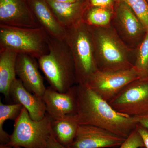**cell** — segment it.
Masks as SVG:
<instances>
[{
  "label": "cell",
  "mask_w": 148,
  "mask_h": 148,
  "mask_svg": "<svg viewBox=\"0 0 148 148\" xmlns=\"http://www.w3.org/2000/svg\"><path fill=\"white\" fill-rule=\"evenodd\" d=\"M52 119L47 113L42 119L34 120L23 107L20 114L14 121L13 132L7 145L13 147L47 148L48 139L52 134Z\"/></svg>",
  "instance_id": "cell-6"
},
{
  "label": "cell",
  "mask_w": 148,
  "mask_h": 148,
  "mask_svg": "<svg viewBox=\"0 0 148 148\" xmlns=\"http://www.w3.org/2000/svg\"><path fill=\"white\" fill-rule=\"evenodd\" d=\"M114 15V7L86 6L82 21L90 27H107L112 24Z\"/></svg>",
  "instance_id": "cell-19"
},
{
  "label": "cell",
  "mask_w": 148,
  "mask_h": 148,
  "mask_svg": "<svg viewBox=\"0 0 148 148\" xmlns=\"http://www.w3.org/2000/svg\"><path fill=\"white\" fill-rule=\"evenodd\" d=\"M36 20L50 36L64 40L66 29L58 22L46 0H27Z\"/></svg>",
  "instance_id": "cell-15"
},
{
  "label": "cell",
  "mask_w": 148,
  "mask_h": 148,
  "mask_svg": "<svg viewBox=\"0 0 148 148\" xmlns=\"http://www.w3.org/2000/svg\"><path fill=\"white\" fill-rule=\"evenodd\" d=\"M49 37L42 27L0 25V50L12 51L38 59L48 53Z\"/></svg>",
  "instance_id": "cell-5"
},
{
  "label": "cell",
  "mask_w": 148,
  "mask_h": 148,
  "mask_svg": "<svg viewBox=\"0 0 148 148\" xmlns=\"http://www.w3.org/2000/svg\"><path fill=\"white\" fill-rule=\"evenodd\" d=\"M140 148H146L145 147H143Z\"/></svg>",
  "instance_id": "cell-31"
},
{
  "label": "cell",
  "mask_w": 148,
  "mask_h": 148,
  "mask_svg": "<svg viewBox=\"0 0 148 148\" xmlns=\"http://www.w3.org/2000/svg\"><path fill=\"white\" fill-rule=\"evenodd\" d=\"M79 125L76 115L53 119L52 134L58 143L68 147L73 141Z\"/></svg>",
  "instance_id": "cell-18"
},
{
  "label": "cell",
  "mask_w": 148,
  "mask_h": 148,
  "mask_svg": "<svg viewBox=\"0 0 148 148\" xmlns=\"http://www.w3.org/2000/svg\"><path fill=\"white\" fill-rule=\"evenodd\" d=\"M90 27L98 71H119L134 67L136 49L125 43L112 24Z\"/></svg>",
  "instance_id": "cell-2"
},
{
  "label": "cell",
  "mask_w": 148,
  "mask_h": 148,
  "mask_svg": "<svg viewBox=\"0 0 148 148\" xmlns=\"http://www.w3.org/2000/svg\"><path fill=\"white\" fill-rule=\"evenodd\" d=\"M136 128L143 139L145 147L148 148V128L138 123Z\"/></svg>",
  "instance_id": "cell-25"
},
{
  "label": "cell",
  "mask_w": 148,
  "mask_h": 148,
  "mask_svg": "<svg viewBox=\"0 0 148 148\" xmlns=\"http://www.w3.org/2000/svg\"><path fill=\"white\" fill-rule=\"evenodd\" d=\"M18 53L12 51L0 50V92L10 98L11 86L16 78V63Z\"/></svg>",
  "instance_id": "cell-17"
},
{
  "label": "cell",
  "mask_w": 148,
  "mask_h": 148,
  "mask_svg": "<svg viewBox=\"0 0 148 148\" xmlns=\"http://www.w3.org/2000/svg\"><path fill=\"white\" fill-rule=\"evenodd\" d=\"M64 40L70 48L73 59L76 84L86 85L98 71L90 26L82 21L66 28Z\"/></svg>",
  "instance_id": "cell-4"
},
{
  "label": "cell",
  "mask_w": 148,
  "mask_h": 148,
  "mask_svg": "<svg viewBox=\"0 0 148 148\" xmlns=\"http://www.w3.org/2000/svg\"><path fill=\"white\" fill-rule=\"evenodd\" d=\"M10 96L14 103L25 108L34 120H40L45 116L46 108L42 98L29 92L19 79L16 78L11 86Z\"/></svg>",
  "instance_id": "cell-14"
},
{
  "label": "cell",
  "mask_w": 148,
  "mask_h": 148,
  "mask_svg": "<svg viewBox=\"0 0 148 148\" xmlns=\"http://www.w3.org/2000/svg\"><path fill=\"white\" fill-rule=\"evenodd\" d=\"M47 146V148H68L58 143L52 134L48 139Z\"/></svg>",
  "instance_id": "cell-26"
},
{
  "label": "cell",
  "mask_w": 148,
  "mask_h": 148,
  "mask_svg": "<svg viewBox=\"0 0 148 148\" xmlns=\"http://www.w3.org/2000/svg\"><path fill=\"white\" fill-rule=\"evenodd\" d=\"M126 3L137 15L148 32V3L147 0H115Z\"/></svg>",
  "instance_id": "cell-22"
},
{
  "label": "cell",
  "mask_w": 148,
  "mask_h": 148,
  "mask_svg": "<svg viewBox=\"0 0 148 148\" xmlns=\"http://www.w3.org/2000/svg\"><path fill=\"white\" fill-rule=\"evenodd\" d=\"M38 60L39 69L54 90L66 92L76 84L73 59L64 40L49 36L48 53Z\"/></svg>",
  "instance_id": "cell-3"
},
{
  "label": "cell",
  "mask_w": 148,
  "mask_h": 148,
  "mask_svg": "<svg viewBox=\"0 0 148 148\" xmlns=\"http://www.w3.org/2000/svg\"><path fill=\"white\" fill-rule=\"evenodd\" d=\"M36 58L26 55L18 54L16 63V75L29 92L42 98L47 88L43 78L39 71L38 63Z\"/></svg>",
  "instance_id": "cell-13"
},
{
  "label": "cell",
  "mask_w": 148,
  "mask_h": 148,
  "mask_svg": "<svg viewBox=\"0 0 148 148\" xmlns=\"http://www.w3.org/2000/svg\"><path fill=\"white\" fill-rule=\"evenodd\" d=\"M0 148H14L7 144H0Z\"/></svg>",
  "instance_id": "cell-29"
},
{
  "label": "cell",
  "mask_w": 148,
  "mask_h": 148,
  "mask_svg": "<svg viewBox=\"0 0 148 148\" xmlns=\"http://www.w3.org/2000/svg\"><path fill=\"white\" fill-rule=\"evenodd\" d=\"M147 1L148 3V0H147Z\"/></svg>",
  "instance_id": "cell-32"
},
{
  "label": "cell",
  "mask_w": 148,
  "mask_h": 148,
  "mask_svg": "<svg viewBox=\"0 0 148 148\" xmlns=\"http://www.w3.org/2000/svg\"><path fill=\"white\" fill-rule=\"evenodd\" d=\"M139 79L142 77L134 67L119 71H98L86 86L109 102L127 85Z\"/></svg>",
  "instance_id": "cell-7"
},
{
  "label": "cell",
  "mask_w": 148,
  "mask_h": 148,
  "mask_svg": "<svg viewBox=\"0 0 148 148\" xmlns=\"http://www.w3.org/2000/svg\"><path fill=\"white\" fill-rule=\"evenodd\" d=\"M135 117L138 124L148 128V113Z\"/></svg>",
  "instance_id": "cell-27"
},
{
  "label": "cell",
  "mask_w": 148,
  "mask_h": 148,
  "mask_svg": "<svg viewBox=\"0 0 148 148\" xmlns=\"http://www.w3.org/2000/svg\"><path fill=\"white\" fill-rule=\"evenodd\" d=\"M0 25L41 27L33 15L27 0H0Z\"/></svg>",
  "instance_id": "cell-11"
},
{
  "label": "cell",
  "mask_w": 148,
  "mask_h": 148,
  "mask_svg": "<svg viewBox=\"0 0 148 148\" xmlns=\"http://www.w3.org/2000/svg\"><path fill=\"white\" fill-rule=\"evenodd\" d=\"M112 25L125 43L136 49L147 34L140 19L125 3L116 1Z\"/></svg>",
  "instance_id": "cell-9"
},
{
  "label": "cell",
  "mask_w": 148,
  "mask_h": 148,
  "mask_svg": "<svg viewBox=\"0 0 148 148\" xmlns=\"http://www.w3.org/2000/svg\"><path fill=\"white\" fill-rule=\"evenodd\" d=\"M145 147L143 139L135 128L119 148H140Z\"/></svg>",
  "instance_id": "cell-23"
},
{
  "label": "cell",
  "mask_w": 148,
  "mask_h": 148,
  "mask_svg": "<svg viewBox=\"0 0 148 148\" xmlns=\"http://www.w3.org/2000/svg\"><path fill=\"white\" fill-rule=\"evenodd\" d=\"M115 0H86V6L113 8Z\"/></svg>",
  "instance_id": "cell-24"
},
{
  "label": "cell",
  "mask_w": 148,
  "mask_h": 148,
  "mask_svg": "<svg viewBox=\"0 0 148 148\" xmlns=\"http://www.w3.org/2000/svg\"><path fill=\"white\" fill-rule=\"evenodd\" d=\"M79 125H93L126 139L138 124L135 117L123 114L112 108L87 86L76 84Z\"/></svg>",
  "instance_id": "cell-1"
},
{
  "label": "cell",
  "mask_w": 148,
  "mask_h": 148,
  "mask_svg": "<svg viewBox=\"0 0 148 148\" xmlns=\"http://www.w3.org/2000/svg\"><path fill=\"white\" fill-rule=\"evenodd\" d=\"M58 22L65 29L82 21L86 7V0L73 3L61 2L46 0Z\"/></svg>",
  "instance_id": "cell-16"
},
{
  "label": "cell",
  "mask_w": 148,
  "mask_h": 148,
  "mask_svg": "<svg viewBox=\"0 0 148 148\" xmlns=\"http://www.w3.org/2000/svg\"><path fill=\"white\" fill-rule=\"evenodd\" d=\"M126 140L101 127L79 125L76 135L68 148H117Z\"/></svg>",
  "instance_id": "cell-10"
},
{
  "label": "cell",
  "mask_w": 148,
  "mask_h": 148,
  "mask_svg": "<svg viewBox=\"0 0 148 148\" xmlns=\"http://www.w3.org/2000/svg\"><path fill=\"white\" fill-rule=\"evenodd\" d=\"M109 103L117 112L129 116L148 113V79L130 83Z\"/></svg>",
  "instance_id": "cell-8"
},
{
  "label": "cell",
  "mask_w": 148,
  "mask_h": 148,
  "mask_svg": "<svg viewBox=\"0 0 148 148\" xmlns=\"http://www.w3.org/2000/svg\"><path fill=\"white\" fill-rule=\"evenodd\" d=\"M14 148H22L19 147H14Z\"/></svg>",
  "instance_id": "cell-30"
},
{
  "label": "cell",
  "mask_w": 148,
  "mask_h": 148,
  "mask_svg": "<svg viewBox=\"0 0 148 148\" xmlns=\"http://www.w3.org/2000/svg\"><path fill=\"white\" fill-rule=\"evenodd\" d=\"M134 67L140 74L142 79H148V32L136 49Z\"/></svg>",
  "instance_id": "cell-21"
},
{
  "label": "cell",
  "mask_w": 148,
  "mask_h": 148,
  "mask_svg": "<svg viewBox=\"0 0 148 148\" xmlns=\"http://www.w3.org/2000/svg\"><path fill=\"white\" fill-rule=\"evenodd\" d=\"M46 112L53 119L77 114L76 85L66 92H58L50 86L46 88L42 97Z\"/></svg>",
  "instance_id": "cell-12"
},
{
  "label": "cell",
  "mask_w": 148,
  "mask_h": 148,
  "mask_svg": "<svg viewBox=\"0 0 148 148\" xmlns=\"http://www.w3.org/2000/svg\"><path fill=\"white\" fill-rule=\"evenodd\" d=\"M23 106L19 104L11 105L0 103V143L1 144H8L10 141L11 135L6 132L3 125L6 121H15L21 113Z\"/></svg>",
  "instance_id": "cell-20"
},
{
  "label": "cell",
  "mask_w": 148,
  "mask_h": 148,
  "mask_svg": "<svg viewBox=\"0 0 148 148\" xmlns=\"http://www.w3.org/2000/svg\"><path fill=\"white\" fill-rule=\"evenodd\" d=\"M56 1L61 2L73 3L78 1L80 0H54Z\"/></svg>",
  "instance_id": "cell-28"
}]
</instances>
